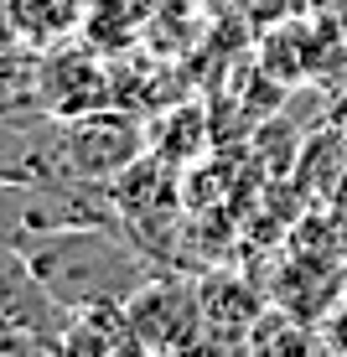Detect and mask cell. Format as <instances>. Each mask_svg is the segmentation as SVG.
I'll return each instance as SVG.
<instances>
[{"label": "cell", "mask_w": 347, "mask_h": 357, "mask_svg": "<svg viewBox=\"0 0 347 357\" xmlns=\"http://www.w3.org/2000/svg\"><path fill=\"white\" fill-rule=\"evenodd\" d=\"M31 259V275L63 305H125L145 280L156 275L151 254L125 228H47L21 238Z\"/></svg>", "instance_id": "1"}, {"label": "cell", "mask_w": 347, "mask_h": 357, "mask_svg": "<svg viewBox=\"0 0 347 357\" xmlns=\"http://www.w3.org/2000/svg\"><path fill=\"white\" fill-rule=\"evenodd\" d=\"M140 352H192L202 347V295L197 280L151 275L125 301Z\"/></svg>", "instance_id": "2"}, {"label": "cell", "mask_w": 347, "mask_h": 357, "mask_svg": "<svg viewBox=\"0 0 347 357\" xmlns=\"http://www.w3.org/2000/svg\"><path fill=\"white\" fill-rule=\"evenodd\" d=\"M135 155H145V130L140 119L98 109L83 119H63V161L73 176L89 181H115Z\"/></svg>", "instance_id": "3"}, {"label": "cell", "mask_w": 347, "mask_h": 357, "mask_svg": "<svg viewBox=\"0 0 347 357\" xmlns=\"http://www.w3.org/2000/svg\"><path fill=\"white\" fill-rule=\"evenodd\" d=\"M197 295H202V347H223V352L249 347V331L265 316L259 295L239 275H207Z\"/></svg>", "instance_id": "4"}, {"label": "cell", "mask_w": 347, "mask_h": 357, "mask_svg": "<svg viewBox=\"0 0 347 357\" xmlns=\"http://www.w3.org/2000/svg\"><path fill=\"white\" fill-rule=\"evenodd\" d=\"M109 89L104 68L89 63V57H42V109L52 119H83V114H98V109H109Z\"/></svg>", "instance_id": "5"}, {"label": "cell", "mask_w": 347, "mask_h": 357, "mask_svg": "<svg viewBox=\"0 0 347 357\" xmlns=\"http://www.w3.org/2000/svg\"><path fill=\"white\" fill-rule=\"evenodd\" d=\"M63 352H78V357L140 352L135 326H130V311L125 305H83V311H73V321L63 331Z\"/></svg>", "instance_id": "6"}, {"label": "cell", "mask_w": 347, "mask_h": 357, "mask_svg": "<svg viewBox=\"0 0 347 357\" xmlns=\"http://www.w3.org/2000/svg\"><path fill=\"white\" fill-rule=\"evenodd\" d=\"M10 10H16L21 42H27L31 52L68 42V36L89 21V0H10Z\"/></svg>", "instance_id": "7"}, {"label": "cell", "mask_w": 347, "mask_h": 357, "mask_svg": "<svg viewBox=\"0 0 347 357\" xmlns=\"http://www.w3.org/2000/svg\"><path fill=\"white\" fill-rule=\"evenodd\" d=\"M42 109V63L31 47L0 52V119H36Z\"/></svg>", "instance_id": "8"}, {"label": "cell", "mask_w": 347, "mask_h": 357, "mask_svg": "<svg viewBox=\"0 0 347 357\" xmlns=\"http://www.w3.org/2000/svg\"><path fill=\"white\" fill-rule=\"evenodd\" d=\"M306 347H311V331L290 326V316L275 311H265L249 331V352H306Z\"/></svg>", "instance_id": "9"}, {"label": "cell", "mask_w": 347, "mask_h": 357, "mask_svg": "<svg viewBox=\"0 0 347 357\" xmlns=\"http://www.w3.org/2000/svg\"><path fill=\"white\" fill-rule=\"evenodd\" d=\"M192 135H202V114L197 109H171L161 125H151V145H156V155L161 161H182V145L192 140Z\"/></svg>", "instance_id": "10"}, {"label": "cell", "mask_w": 347, "mask_h": 357, "mask_svg": "<svg viewBox=\"0 0 347 357\" xmlns=\"http://www.w3.org/2000/svg\"><path fill=\"white\" fill-rule=\"evenodd\" d=\"M31 223V187L0 181V243H21Z\"/></svg>", "instance_id": "11"}, {"label": "cell", "mask_w": 347, "mask_h": 357, "mask_svg": "<svg viewBox=\"0 0 347 357\" xmlns=\"http://www.w3.org/2000/svg\"><path fill=\"white\" fill-rule=\"evenodd\" d=\"M31 280H36V275H31L27 249H21V243H0V311H6V305L31 285Z\"/></svg>", "instance_id": "12"}, {"label": "cell", "mask_w": 347, "mask_h": 357, "mask_svg": "<svg viewBox=\"0 0 347 357\" xmlns=\"http://www.w3.org/2000/svg\"><path fill=\"white\" fill-rule=\"evenodd\" d=\"M6 352H36V342L27 337V326H21L16 316L0 311V357H6Z\"/></svg>", "instance_id": "13"}]
</instances>
